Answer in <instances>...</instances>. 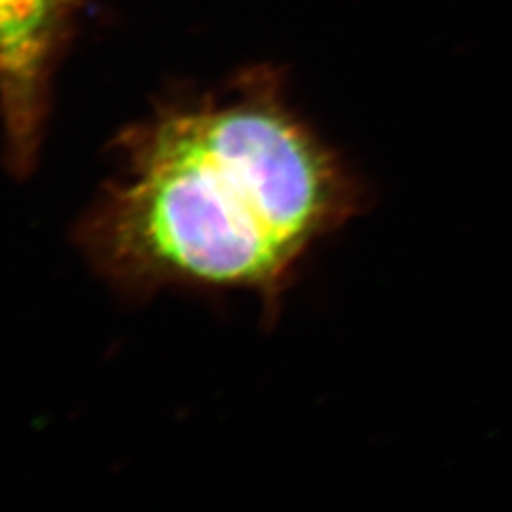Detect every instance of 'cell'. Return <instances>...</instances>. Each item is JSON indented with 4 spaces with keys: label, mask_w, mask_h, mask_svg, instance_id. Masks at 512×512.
<instances>
[{
    "label": "cell",
    "mask_w": 512,
    "mask_h": 512,
    "mask_svg": "<svg viewBox=\"0 0 512 512\" xmlns=\"http://www.w3.org/2000/svg\"><path fill=\"white\" fill-rule=\"evenodd\" d=\"M114 154L74 239L131 300L245 291L274 317L313 247L365 207V184L266 74L158 110Z\"/></svg>",
    "instance_id": "obj_1"
},
{
    "label": "cell",
    "mask_w": 512,
    "mask_h": 512,
    "mask_svg": "<svg viewBox=\"0 0 512 512\" xmlns=\"http://www.w3.org/2000/svg\"><path fill=\"white\" fill-rule=\"evenodd\" d=\"M65 0H0V110L6 162L25 177L37 165L50 59Z\"/></svg>",
    "instance_id": "obj_2"
}]
</instances>
